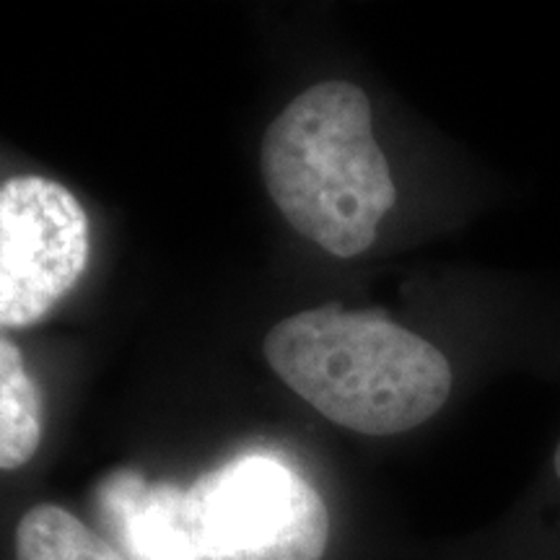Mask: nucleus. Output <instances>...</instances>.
I'll return each instance as SVG.
<instances>
[{
	"mask_svg": "<svg viewBox=\"0 0 560 560\" xmlns=\"http://www.w3.org/2000/svg\"><path fill=\"white\" fill-rule=\"evenodd\" d=\"M26 374H30V371H26L24 355H21L19 346L0 338V392L9 389L11 384H16L19 380H24Z\"/></svg>",
	"mask_w": 560,
	"mask_h": 560,
	"instance_id": "7",
	"label": "nucleus"
},
{
	"mask_svg": "<svg viewBox=\"0 0 560 560\" xmlns=\"http://www.w3.org/2000/svg\"><path fill=\"white\" fill-rule=\"evenodd\" d=\"M130 560H322L330 514L285 459L240 454L190 488L115 475L104 488Z\"/></svg>",
	"mask_w": 560,
	"mask_h": 560,
	"instance_id": "1",
	"label": "nucleus"
},
{
	"mask_svg": "<svg viewBox=\"0 0 560 560\" xmlns=\"http://www.w3.org/2000/svg\"><path fill=\"white\" fill-rule=\"evenodd\" d=\"M89 215L60 182H0V327H30L75 289L89 265Z\"/></svg>",
	"mask_w": 560,
	"mask_h": 560,
	"instance_id": "4",
	"label": "nucleus"
},
{
	"mask_svg": "<svg viewBox=\"0 0 560 560\" xmlns=\"http://www.w3.org/2000/svg\"><path fill=\"white\" fill-rule=\"evenodd\" d=\"M283 384L340 429L397 436L450 402L444 350L376 310L317 306L280 319L262 342Z\"/></svg>",
	"mask_w": 560,
	"mask_h": 560,
	"instance_id": "2",
	"label": "nucleus"
},
{
	"mask_svg": "<svg viewBox=\"0 0 560 560\" xmlns=\"http://www.w3.org/2000/svg\"><path fill=\"white\" fill-rule=\"evenodd\" d=\"M552 470H556L558 480H560V439H558V444H556V452H552Z\"/></svg>",
	"mask_w": 560,
	"mask_h": 560,
	"instance_id": "8",
	"label": "nucleus"
},
{
	"mask_svg": "<svg viewBox=\"0 0 560 560\" xmlns=\"http://www.w3.org/2000/svg\"><path fill=\"white\" fill-rule=\"evenodd\" d=\"M13 552L16 560H130L55 503H37L21 516Z\"/></svg>",
	"mask_w": 560,
	"mask_h": 560,
	"instance_id": "5",
	"label": "nucleus"
},
{
	"mask_svg": "<svg viewBox=\"0 0 560 560\" xmlns=\"http://www.w3.org/2000/svg\"><path fill=\"white\" fill-rule=\"evenodd\" d=\"M42 397L32 376L0 392V470H19L39 450Z\"/></svg>",
	"mask_w": 560,
	"mask_h": 560,
	"instance_id": "6",
	"label": "nucleus"
},
{
	"mask_svg": "<svg viewBox=\"0 0 560 560\" xmlns=\"http://www.w3.org/2000/svg\"><path fill=\"white\" fill-rule=\"evenodd\" d=\"M260 172L291 229L338 260L371 249L397 202L369 94L350 81H322L280 112L262 136Z\"/></svg>",
	"mask_w": 560,
	"mask_h": 560,
	"instance_id": "3",
	"label": "nucleus"
}]
</instances>
